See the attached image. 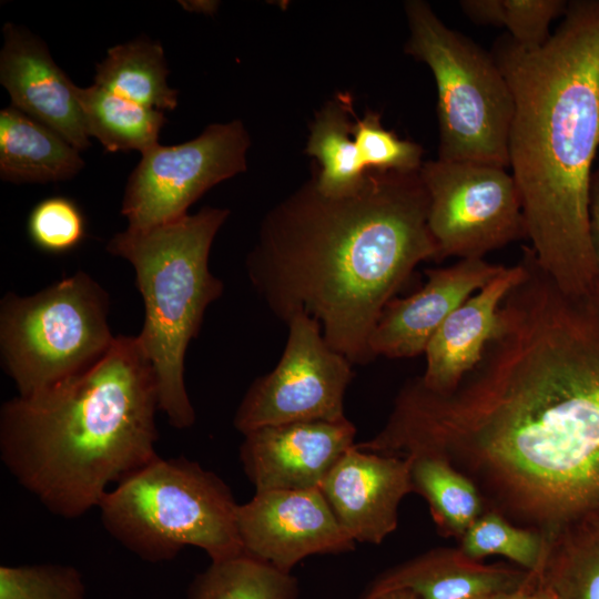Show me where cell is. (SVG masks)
<instances>
[{
    "label": "cell",
    "mask_w": 599,
    "mask_h": 599,
    "mask_svg": "<svg viewBox=\"0 0 599 599\" xmlns=\"http://www.w3.org/2000/svg\"><path fill=\"white\" fill-rule=\"evenodd\" d=\"M355 435L347 418L264 426L244 434L240 459L255 491L319 488Z\"/></svg>",
    "instance_id": "4fadbf2b"
},
{
    "label": "cell",
    "mask_w": 599,
    "mask_h": 599,
    "mask_svg": "<svg viewBox=\"0 0 599 599\" xmlns=\"http://www.w3.org/2000/svg\"><path fill=\"white\" fill-rule=\"evenodd\" d=\"M352 134L359 159L367 171L420 170L423 148L385 129L378 112L367 111L363 119H357L353 124Z\"/></svg>",
    "instance_id": "f1b7e54d"
},
{
    "label": "cell",
    "mask_w": 599,
    "mask_h": 599,
    "mask_svg": "<svg viewBox=\"0 0 599 599\" xmlns=\"http://www.w3.org/2000/svg\"><path fill=\"white\" fill-rule=\"evenodd\" d=\"M0 83L10 95L11 106L45 124L78 151L90 146L77 85L53 61L41 39L11 22L3 26Z\"/></svg>",
    "instance_id": "2e32d148"
},
{
    "label": "cell",
    "mask_w": 599,
    "mask_h": 599,
    "mask_svg": "<svg viewBox=\"0 0 599 599\" xmlns=\"http://www.w3.org/2000/svg\"><path fill=\"white\" fill-rule=\"evenodd\" d=\"M544 547L541 531L517 526L490 509H486L459 540V548L469 558L481 560L498 555L525 570L538 567Z\"/></svg>",
    "instance_id": "484cf974"
},
{
    "label": "cell",
    "mask_w": 599,
    "mask_h": 599,
    "mask_svg": "<svg viewBox=\"0 0 599 599\" xmlns=\"http://www.w3.org/2000/svg\"><path fill=\"white\" fill-rule=\"evenodd\" d=\"M229 213L205 206L149 229L128 227L106 245L110 254L134 268L145 311L138 338L156 378L159 409L179 429L195 422L184 383V359L207 306L223 292L222 282L209 268V256Z\"/></svg>",
    "instance_id": "5b68a950"
},
{
    "label": "cell",
    "mask_w": 599,
    "mask_h": 599,
    "mask_svg": "<svg viewBox=\"0 0 599 599\" xmlns=\"http://www.w3.org/2000/svg\"><path fill=\"white\" fill-rule=\"evenodd\" d=\"M158 385L138 336H115L91 368L0 412V456L53 515L74 519L158 457Z\"/></svg>",
    "instance_id": "277c9868"
},
{
    "label": "cell",
    "mask_w": 599,
    "mask_h": 599,
    "mask_svg": "<svg viewBox=\"0 0 599 599\" xmlns=\"http://www.w3.org/2000/svg\"><path fill=\"white\" fill-rule=\"evenodd\" d=\"M405 13V52L425 62L436 82L438 159L507 169L514 98L493 54L448 28L425 1H406Z\"/></svg>",
    "instance_id": "52a82bcc"
},
{
    "label": "cell",
    "mask_w": 599,
    "mask_h": 599,
    "mask_svg": "<svg viewBox=\"0 0 599 599\" xmlns=\"http://www.w3.org/2000/svg\"><path fill=\"white\" fill-rule=\"evenodd\" d=\"M542 534L539 569L559 599H599V507Z\"/></svg>",
    "instance_id": "ffe728a7"
},
{
    "label": "cell",
    "mask_w": 599,
    "mask_h": 599,
    "mask_svg": "<svg viewBox=\"0 0 599 599\" xmlns=\"http://www.w3.org/2000/svg\"><path fill=\"white\" fill-rule=\"evenodd\" d=\"M235 502L213 471L185 457L159 456L110 489L98 508L106 531L150 562L166 561L186 546L211 561L244 555Z\"/></svg>",
    "instance_id": "8992f818"
},
{
    "label": "cell",
    "mask_w": 599,
    "mask_h": 599,
    "mask_svg": "<svg viewBox=\"0 0 599 599\" xmlns=\"http://www.w3.org/2000/svg\"><path fill=\"white\" fill-rule=\"evenodd\" d=\"M419 176L428 195L436 260L484 258L527 237L521 196L506 167L437 159L423 162Z\"/></svg>",
    "instance_id": "9c48e42d"
},
{
    "label": "cell",
    "mask_w": 599,
    "mask_h": 599,
    "mask_svg": "<svg viewBox=\"0 0 599 599\" xmlns=\"http://www.w3.org/2000/svg\"><path fill=\"white\" fill-rule=\"evenodd\" d=\"M169 73L161 43L142 37L109 48L97 64L94 83L144 108L172 111L177 90L169 87Z\"/></svg>",
    "instance_id": "44dd1931"
},
{
    "label": "cell",
    "mask_w": 599,
    "mask_h": 599,
    "mask_svg": "<svg viewBox=\"0 0 599 599\" xmlns=\"http://www.w3.org/2000/svg\"><path fill=\"white\" fill-rule=\"evenodd\" d=\"M287 325L277 365L253 382L235 413L234 426L243 435L270 425L346 418L353 364L328 345L313 317L300 313Z\"/></svg>",
    "instance_id": "30bf717a"
},
{
    "label": "cell",
    "mask_w": 599,
    "mask_h": 599,
    "mask_svg": "<svg viewBox=\"0 0 599 599\" xmlns=\"http://www.w3.org/2000/svg\"><path fill=\"white\" fill-rule=\"evenodd\" d=\"M352 111L351 99L339 95L316 113L311 126L306 153L321 166L313 181L318 191L328 196L356 192L367 173L352 134Z\"/></svg>",
    "instance_id": "7402d4cb"
},
{
    "label": "cell",
    "mask_w": 599,
    "mask_h": 599,
    "mask_svg": "<svg viewBox=\"0 0 599 599\" xmlns=\"http://www.w3.org/2000/svg\"><path fill=\"white\" fill-rule=\"evenodd\" d=\"M87 131L109 152L136 150L141 153L159 143L166 123L163 112L125 100L93 83L75 88Z\"/></svg>",
    "instance_id": "603a6c76"
},
{
    "label": "cell",
    "mask_w": 599,
    "mask_h": 599,
    "mask_svg": "<svg viewBox=\"0 0 599 599\" xmlns=\"http://www.w3.org/2000/svg\"><path fill=\"white\" fill-rule=\"evenodd\" d=\"M506 266L484 258H463L426 270V282L412 295L390 300L369 338L373 357H414L425 353L447 317Z\"/></svg>",
    "instance_id": "9a60e30c"
},
{
    "label": "cell",
    "mask_w": 599,
    "mask_h": 599,
    "mask_svg": "<svg viewBox=\"0 0 599 599\" xmlns=\"http://www.w3.org/2000/svg\"><path fill=\"white\" fill-rule=\"evenodd\" d=\"M463 12L475 23L505 27L519 45L532 48L550 37L552 20L566 12L564 0H463Z\"/></svg>",
    "instance_id": "4316f807"
},
{
    "label": "cell",
    "mask_w": 599,
    "mask_h": 599,
    "mask_svg": "<svg viewBox=\"0 0 599 599\" xmlns=\"http://www.w3.org/2000/svg\"><path fill=\"white\" fill-rule=\"evenodd\" d=\"M0 599H88L72 566L41 564L0 567Z\"/></svg>",
    "instance_id": "83f0119b"
},
{
    "label": "cell",
    "mask_w": 599,
    "mask_h": 599,
    "mask_svg": "<svg viewBox=\"0 0 599 599\" xmlns=\"http://www.w3.org/2000/svg\"><path fill=\"white\" fill-rule=\"evenodd\" d=\"M298 590L291 572L244 554L211 561L192 581L186 599H297Z\"/></svg>",
    "instance_id": "d4e9b609"
},
{
    "label": "cell",
    "mask_w": 599,
    "mask_h": 599,
    "mask_svg": "<svg viewBox=\"0 0 599 599\" xmlns=\"http://www.w3.org/2000/svg\"><path fill=\"white\" fill-rule=\"evenodd\" d=\"M427 217L419 171L368 170L343 196L309 181L264 217L250 281L278 318L313 317L332 348L367 364L384 307L420 262L437 257Z\"/></svg>",
    "instance_id": "7a4b0ae2"
},
{
    "label": "cell",
    "mask_w": 599,
    "mask_h": 599,
    "mask_svg": "<svg viewBox=\"0 0 599 599\" xmlns=\"http://www.w3.org/2000/svg\"><path fill=\"white\" fill-rule=\"evenodd\" d=\"M410 465L354 445L326 475L319 489L355 542L379 545L397 528L399 504L414 493Z\"/></svg>",
    "instance_id": "5bb4252c"
},
{
    "label": "cell",
    "mask_w": 599,
    "mask_h": 599,
    "mask_svg": "<svg viewBox=\"0 0 599 599\" xmlns=\"http://www.w3.org/2000/svg\"><path fill=\"white\" fill-rule=\"evenodd\" d=\"M589 238L595 267V291L599 298V165L593 171L589 201Z\"/></svg>",
    "instance_id": "4dcf8cb0"
},
{
    "label": "cell",
    "mask_w": 599,
    "mask_h": 599,
    "mask_svg": "<svg viewBox=\"0 0 599 599\" xmlns=\"http://www.w3.org/2000/svg\"><path fill=\"white\" fill-rule=\"evenodd\" d=\"M109 297L78 272L31 295L7 294L0 305V352L19 396H30L97 364L115 336Z\"/></svg>",
    "instance_id": "ba28073f"
},
{
    "label": "cell",
    "mask_w": 599,
    "mask_h": 599,
    "mask_svg": "<svg viewBox=\"0 0 599 599\" xmlns=\"http://www.w3.org/2000/svg\"><path fill=\"white\" fill-rule=\"evenodd\" d=\"M487 599H559L554 589L544 580L539 569L529 570L527 579L516 589Z\"/></svg>",
    "instance_id": "1f68e13d"
},
{
    "label": "cell",
    "mask_w": 599,
    "mask_h": 599,
    "mask_svg": "<svg viewBox=\"0 0 599 599\" xmlns=\"http://www.w3.org/2000/svg\"><path fill=\"white\" fill-rule=\"evenodd\" d=\"M524 274L521 261L506 266L447 317L425 351L426 369L418 377L425 388L450 393L475 367L495 334L504 298Z\"/></svg>",
    "instance_id": "e0dca14e"
},
{
    "label": "cell",
    "mask_w": 599,
    "mask_h": 599,
    "mask_svg": "<svg viewBox=\"0 0 599 599\" xmlns=\"http://www.w3.org/2000/svg\"><path fill=\"white\" fill-rule=\"evenodd\" d=\"M236 520L244 554L283 572L308 556L355 548L319 488L255 491Z\"/></svg>",
    "instance_id": "7c38bea8"
},
{
    "label": "cell",
    "mask_w": 599,
    "mask_h": 599,
    "mask_svg": "<svg viewBox=\"0 0 599 599\" xmlns=\"http://www.w3.org/2000/svg\"><path fill=\"white\" fill-rule=\"evenodd\" d=\"M250 136L240 120L214 123L177 145L154 144L128 179L121 213L129 229H149L187 214L217 183L246 170Z\"/></svg>",
    "instance_id": "8fae6325"
},
{
    "label": "cell",
    "mask_w": 599,
    "mask_h": 599,
    "mask_svg": "<svg viewBox=\"0 0 599 599\" xmlns=\"http://www.w3.org/2000/svg\"><path fill=\"white\" fill-rule=\"evenodd\" d=\"M514 98L508 158L539 266L565 293L591 295L589 201L599 149V0L568 3L549 39L508 34L491 52Z\"/></svg>",
    "instance_id": "3957f363"
},
{
    "label": "cell",
    "mask_w": 599,
    "mask_h": 599,
    "mask_svg": "<svg viewBox=\"0 0 599 599\" xmlns=\"http://www.w3.org/2000/svg\"><path fill=\"white\" fill-rule=\"evenodd\" d=\"M362 599H412L406 592L399 590L385 591L373 595H364Z\"/></svg>",
    "instance_id": "d6a6232c"
},
{
    "label": "cell",
    "mask_w": 599,
    "mask_h": 599,
    "mask_svg": "<svg viewBox=\"0 0 599 599\" xmlns=\"http://www.w3.org/2000/svg\"><path fill=\"white\" fill-rule=\"evenodd\" d=\"M85 217L78 204L64 196L40 201L30 212L28 233L43 252L62 254L75 248L85 237Z\"/></svg>",
    "instance_id": "f546056e"
},
{
    "label": "cell",
    "mask_w": 599,
    "mask_h": 599,
    "mask_svg": "<svg viewBox=\"0 0 599 599\" xmlns=\"http://www.w3.org/2000/svg\"><path fill=\"white\" fill-rule=\"evenodd\" d=\"M529 570L486 565L457 548H436L379 576L366 593L399 590L412 599H487L518 588Z\"/></svg>",
    "instance_id": "ac0fdd59"
},
{
    "label": "cell",
    "mask_w": 599,
    "mask_h": 599,
    "mask_svg": "<svg viewBox=\"0 0 599 599\" xmlns=\"http://www.w3.org/2000/svg\"><path fill=\"white\" fill-rule=\"evenodd\" d=\"M408 457L412 459L414 493L427 501L438 532L460 540L486 510L478 488L441 458L426 455Z\"/></svg>",
    "instance_id": "cb8c5ba5"
},
{
    "label": "cell",
    "mask_w": 599,
    "mask_h": 599,
    "mask_svg": "<svg viewBox=\"0 0 599 599\" xmlns=\"http://www.w3.org/2000/svg\"><path fill=\"white\" fill-rule=\"evenodd\" d=\"M520 261L475 367L447 394L408 380L382 439L446 460L486 509L548 531L599 507V298L561 291L530 247Z\"/></svg>",
    "instance_id": "6da1fadb"
},
{
    "label": "cell",
    "mask_w": 599,
    "mask_h": 599,
    "mask_svg": "<svg viewBox=\"0 0 599 599\" xmlns=\"http://www.w3.org/2000/svg\"><path fill=\"white\" fill-rule=\"evenodd\" d=\"M80 151L13 106L0 111V177L11 183L70 180L84 166Z\"/></svg>",
    "instance_id": "d6986e66"
}]
</instances>
